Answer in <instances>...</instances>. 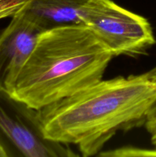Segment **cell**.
I'll list each match as a JSON object with an SVG mask.
<instances>
[{
  "label": "cell",
  "mask_w": 156,
  "mask_h": 157,
  "mask_svg": "<svg viewBox=\"0 0 156 157\" xmlns=\"http://www.w3.org/2000/svg\"><path fill=\"white\" fill-rule=\"evenodd\" d=\"M156 112V66L139 75L100 80L38 110L47 140L98 155L119 131L145 125Z\"/></svg>",
  "instance_id": "1"
},
{
  "label": "cell",
  "mask_w": 156,
  "mask_h": 157,
  "mask_svg": "<svg viewBox=\"0 0 156 157\" xmlns=\"http://www.w3.org/2000/svg\"><path fill=\"white\" fill-rule=\"evenodd\" d=\"M113 58L84 24L44 31L10 94L39 110L102 80Z\"/></svg>",
  "instance_id": "2"
},
{
  "label": "cell",
  "mask_w": 156,
  "mask_h": 157,
  "mask_svg": "<svg viewBox=\"0 0 156 157\" xmlns=\"http://www.w3.org/2000/svg\"><path fill=\"white\" fill-rule=\"evenodd\" d=\"M81 20L114 56L145 55L156 43L151 24L113 0H88Z\"/></svg>",
  "instance_id": "3"
},
{
  "label": "cell",
  "mask_w": 156,
  "mask_h": 157,
  "mask_svg": "<svg viewBox=\"0 0 156 157\" xmlns=\"http://www.w3.org/2000/svg\"><path fill=\"white\" fill-rule=\"evenodd\" d=\"M74 157L67 144L47 140L41 130L38 110L0 87V157Z\"/></svg>",
  "instance_id": "4"
},
{
  "label": "cell",
  "mask_w": 156,
  "mask_h": 157,
  "mask_svg": "<svg viewBox=\"0 0 156 157\" xmlns=\"http://www.w3.org/2000/svg\"><path fill=\"white\" fill-rule=\"evenodd\" d=\"M0 33V87L10 93L43 31L21 9Z\"/></svg>",
  "instance_id": "5"
},
{
  "label": "cell",
  "mask_w": 156,
  "mask_h": 157,
  "mask_svg": "<svg viewBox=\"0 0 156 157\" xmlns=\"http://www.w3.org/2000/svg\"><path fill=\"white\" fill-rule=\"evenodd\" d=\"M88 0H28L22 12L43 31L83 24L81 12Z\"/></svg>",
  "instance_id": "6"
},
{
  "label": "cell",
  "mask_w": 156,
  "mask_h": 157,
  "mask_svg": "<svg viewBox=\"0 0 156 157\" xmlns=\"http://www.w3.org/2000/svg\"><path fill=\"white\" fill-rule=\"evenodd\" d=\"M98 155L101 156L128 157V156H156L155 150H144L133 147H123L110 151L100 152Z\"/></svg>",
  "instance_id": "7"
},
{
  "label": "cell",
  "mask_w": 156,
  "mask_h": 157,
  "mask_svg": "<svg viewBox=\"0 0 156 157\" xmlns=\"http://www.w3.org/2000/svg\"><path fill=\"white\" fill-rule=\"evenodd\" d=\"M28 0H0V20L12 17L18 12Z\"/></svg>",
  "instance_id": "8"
},
{
  "label": "cell",
  "mask_w": 156,
  "mask_h": 157,
  "mask_svg": "<svg viewBox=\"0 0 156 157\" xmlns=\"http://www.w3.org/2000/svg\"><path fill=\"white\" fill-rule=\"evenodd\" d=\"M145 125L151 136L156 134V112L148 118Z\"/></svg>",
  "instance_id": "9"
},
{
  "label": "cell",
  "mask_w": 156,
  "mask_h": 157,
  "mask_svg": "<svg viewBox=\"0 0 156 157\" xmlns=\"http://www.w3.org/2000/svg\"><path fill=\"white\" fill-rule=\"evenodd\" d=\"M151 143H152L154 146H156V134L151 136Z\"/></svg>",
  "instance_id": "10"
},
{
  "label": "cell",
  "mask_w": 156,
  "mask_h": 157,
  "mask_svg": "<svg viewBox=\"0 0 156 157\" xmlns=\"http://www.w3.org/2000/svg\"><path fill=\"white\" fill-rule=\"evenodd\" d=\"M154 147H155V149H156V146H154Z\"/></svg>",
  "instance_id": "11"
}]
</instances>
